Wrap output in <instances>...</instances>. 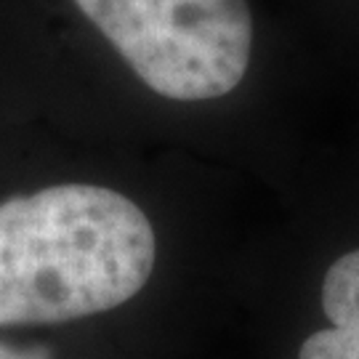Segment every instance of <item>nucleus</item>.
I'll return each instance as SVG.
<instances>
[{
	"label": "nucleus",
	"instance_id": "nucleus-1",
	"mask_svg": "<svg viewBox=\"0 0 359 359\" xmlns=\"http://www.w3.org/2000/svg\"><path fill=\"white\" fill-rule=\"evenodd\" d=\"M157 240L126 194L62 184L0 203V327L53 325L130 301Z\"/></svg>",
	"mask_w": 359,
	"mask_h": 359
},
{
	"label": "nucleus",
	"instance_id": "nucleus-2",
	"mask_svg": "<svg viewBox=\"0 0 359 359\" xmlns=\"http://www.w3.org/2000/svg\"><path fill=\"white\" fill-rule=\"evenodd\" d=\"M144 83L176 102L226 96L253 51L248 0H75Z\"/></svg>",
	"mask_w": 359,
	"mask_h": 359
},
{
	"label": "nucleus",
	"instance_id": "nucleus-3",
	"mask_svg": "<svg viewBox=\"0 0 359 359\" xmlns=\"http://www.w3.org/2000/svg\"><path fill=\"white\" fill-rule=\"evenodd\" d=\"M322 309L333 327L359 333V250L341 256L325 274Z\"/></svg>",
	"mask_w": 359,
	"mask_h": 359
},
{
	"label": "nucleus",
	"instance_id": "nucleus-4",
	"mask_svg": "<svg viewBox=\"0 0 359 359\" xmlns=\"http://www.w3.org/2000/svg\"><path fill=\"white\" fill-rule=\"evenodd\" d=\"M298 359H359V333L341 327L317 330L304 341Z\"/></svg>",
	"mask_w": 359,
	"mask_h": 359
},
{
	"label": "nucleus",
	"instance_id": "nucleus-5",
	"mask_svg": "<svg viewBox=\"0 0 359 359\" xmlns=\"http://www.w3.org/2000/svg\"><path fill=\"white\" fill-rule=\"evenodd\" d=\"M0 359H43V357H35V354H29V351H19V348L0 344Z\"/></svg>",
	"mask_w": 359,
	"mask_h": 359
}]
</instances>
